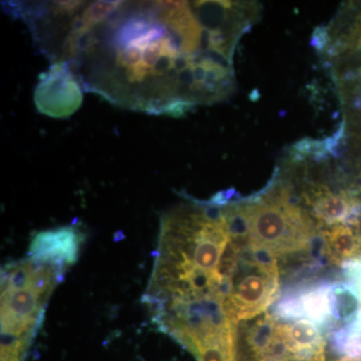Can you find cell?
I'll use <instances>...</instances> for the list:
<instances>
[{
  "label": "cell",
  "instance_id": "1",
  "mask_svg": "<svg viewBox=\"0 0 361 361\" xmlns=\"http://www.w3.org/2000/svg\"><path fill=\"white\" fill-rule=\"evenodd\" d=\"M21 20L51 63L118 108L180 118L225 99L238 33L206 1H30Z\"/></svg>",
  "mask_w": 361,
  "mask_h": 361
},
{
  "label": "cell",
  "instance_id": "2",
  "mask_svg": "<svg viewBox=\"0 0 361 361\" xmlns=\"http://www.w3.org/2000/svg\"><path fill=\"white\" fill-rule=\"evenodd\" d=\"M30 255L1 271L2 358L16 361L44 320L45 305L75 261L51 251Z\"/></svg>",
  "mask_w": 361,
  "mask_h": 361
},
{
  "label": "cell",
  "instance_id": "3",
  "mask_svg": "<svg viewBox=\"0 0 361 361\" xmlns=\"http://www.w3.org/2000/svg\"><path fill=\"white\" fill-rule=\"evenodd\" d=\"M84 87L75 71L63 61L52 63L39 75L35 90V108L54 118H70L84 102Z\"/></svg>",
  "mask_w": 361,
  "mask_h": 361
},
{
  "label": "cell",
  "instance_id": "4",
  "mask_svg": "<svg viewBox=\"0 0 361 361\" xmlns=\"http://www.w3.org/2000/svg\"><path fill=\"white\" fill-rule=\"evenodd\" d=\"M326 30L322 27H317L314 33H313L311 44L316 47L318 51H322L326 45Z\"/></svg>",
  "mask_w": 361,
  "mask_h": 361
}]
</instances>
